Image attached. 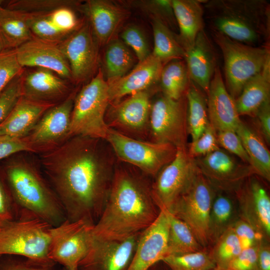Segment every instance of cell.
<instances>
[{
	"label": "cell",
	"mask_w": 270,
	"mask_h": 270,
	"mask_svg": "<svg viewBox=\"0 0 270 270\" xmlns=\"http://www.w3.org/2000/svg\"><path fill=\"white\" fill-rule=\"evenodd\" d=\"M40 160L66 220L94 225L106 202L117 162L107 141L72 136L42 154Z\"/></svg>",
	"instance_id": "obj_1"
},
{
	"label": "cell",
	"mask_w": 270,
	"mask_h": 270,
	"mask_svg": "<svg viewBox=\"0 0 270 270\" xmlns=\"http://www.w3.org/2000/svg\"><path fill=\"white\" fill-rule=\"evenodd\" d=\"M149 178L117 160L106 202L92 230L94 238L124 240L142 233L154 222L160 210L152 196Z\"/></svg>",
	"instance_id": "obj_2"
},
{
	"label": "cell",
	"mask_w": 270,
	"mask_h": 270,
	"mask_svg": "<svg viewBox=\"0 0 270 270\" xmlns=\"http://www.w3.org/2000/svg\"><path fill=\"white\" fill-rule=\"evenodd\" d=\"M212 29L246 44L269 46L270 4L264 0H213L204 6Z\"/></svg>",
	"instance_id": "obj_3"
},
{
	"label": "cell",
	"mask_w": 270,
	"mask_h": 270,
	"mask_svg": "<svg viewBox=\"0 0 270 270\" xmlns=\"http://www.w3.org/2000/svg\"><path fill=\"white\" fill-rule=\"evenodd\" d=\"M1 174L20 212H28L52 226L66 220L57 195L34 164L16 159L7 164Z\"/></svg>",
	"instance_id": "obj_4"
},
{
	"label": "cell",
	"mask_w": 270,
	"mask_h": 270,
	"mask_svg": "<svg viewBox=\"0 0 270 270\" xmlns=\"http://www.w3.org/2000/svg\"><path fill=\"white\" fill-rule=\"evenodd\" d=\"M108 82L99 69L76 92L71 114L70 136L106 139L109 128L105 116L110 104Z\"/></svg>",
	"instance_id": "obj_5"
},
{
	"label": "cell",
	"mask_w": 270,
	"mask_h": 270,
	"mask_svg": "<svg viewBox=\"0 0 270 270\" xmlns=\"http://www.w3.org/2000/svg\"><path fill=\"white\" fill-rule=\"evenodd\" d=\"M0 255L12 254L44 262L48 256L52 226L28 212L0 226Z\"/></svg>",
	"instance_id": "obj_6"
},
{
	"label": "cell",
	"mask_w": 270,
	"mask_h": 270,
	"mask_svg": "<svg viewBox=\"0 0 270 270\" xmlns=\"http://www.w3.org/2000/svg\"><path fill=\"white\" fill-rule=\"evenodd\" d=\"M212 36L223 56L226 88L236 100L270 57L269 46L242 44L214 30Z\"/></svg>",
	"instance_id": "obj_7"
},
{
	"label": "cell",
	"mask_w": 270,
	"mask_h": 270,
	"mask_svg": "<svg viewBox=\"0 0 270 270\" xmlns=\"http://www.w3.org/2000/svg\"><path fill=\"white\" fill-rule=\"evenodd\" d=\"M118 160L155 178L175 158L177 148L169 144L136 140L109 128L105 139Z\"/></svg>",
	"instance_id": "obj_8"
},
{
	"label": "cell",
	"mask_w": 270,
	"mask_h": 270,
	"mask_svg": "<svg viewBox=\"0 0 270 270\" xmlns=\"http://www.w3.org/2000/svg\"><path fill=\"white\" fill-rule=\"evenodd\" d=\"M216 192L198 169L188 188L168 212L184 222L207 249L210 246V215Z\"/></svg>",
	"instance_id": "obj_9"
},
{
	"label": "cell",
	"mask_w": 270,
	"mask_h": 270,
	"mask_svg": "<svg viewBox=\"0 0 270 270\" xmlns=\"http://www.w3.org/2000/svg\"><path fill=\"white\" fill-rule=\"evenodd\" d=\"M188 134L186 95L174 100L163 94L152 102L149 141L187 148Z\"/></svg>",
	"instance_id": "obj_10"
},
{
	"label": "cell",
	"mask_w": 270,
	"mask_h": 270,
	"mask_svg": "<svg viewBox=\"0 0 270 270\" xmlns=\"http://www.w3.org/2000/svg\"><path fill=\"white\" fill-rule=\"evenodd\" d=\"M198 170L187 148H177L174 159L164 166L152 182V196L160 210L170 212L186 190Z\"/></svg>",
	"instance_id": "obj_11"
},
{
	"label": "cell",
	"mask_w": 270,
	"mask_h": 270,
	"mask_svg": "<svg viewBox=\"0 0 270 270\" xmlns=\"http://www.w3.org/2000/svg\"><path fill=\"white\" fill-rule=\"evenodd\" d=\"M150 94L148 88L111 102L105 116L108 128L136 140L149 141Z\"/></svg>",
	"instance_id": "obj_12"
},
{
	"label": "cell",
	"mask_w": 270,
	"mask_h": 270,
	"mask_svg": "<svg viewBox=\"0 0 270 270\" xmlns=\"http://www.w3.org/2000/svg\"><path fill=\"white\" fill-rule=\"evenodd\" d=\"M94 226L83 220H66L58 226H52L48 258L62 268H78L90 248Z\"/></svg>",
	"instance_id": "obj_13"
},
{
	"label": "cell",
	"mask_w": 270,
	"mask_h": 270,
	"mask_svg": "<svg viewBox=\"0 0 270 270\" xmlns=\"http://www.w3.org/2000/svg\"><path fill=\"white\" fill-rule=\"evenodd\" d=\"M76 92H70L60 103L49 108L24 137L34 152H48L70 138V118Z\"/></svg>",
	"instance_id": "obj_14"
},
{
	"label": "cell",
	"mask_w": 270,
	"mask_h": 270,
	"mask_svg": "<svg viewBox=\"0 0 270 270\" xmlns=\"http://www.w3.org/2000/svg\"><path fill=\"white\" fill-rule=\"evenodd\" d=\"M195 160L200 172L216 191L234 193L244 180L256 175L250 164L240 162L221 148Z\"/></svg>",
	"instance_id": "obj_15"
},
{
	"label": "cell",
	"mask_w": 270,
	"mask_h": 270,
	"mask_svg": "<svg viewBox=\"0 0 270 270\" xmlns=\"http://www.w3.org/2000/svg\"><path fill=\"white\" fill-rule=\"evenodd\" d=\"M98 45L88 22L58 44L68 63L73 82L85 81L95 72L98 62Z\"/></svg>",
	"instance_id": "obj_16"
},
{
	"label": "cell",
	"mask_w": 270,
	"mask_h": 270,
	"mask_svg": "<svg viewBox=\"0 0 270 270\" xmlns=\"http://www.w3.org/2000/svg\"><path fill=\"white\" fill-rule=\"evenodd\" d=\"M252 176L234 192L240 218L270 241V197L264 184Z\"/></svg>",
	"instance_id": "obj_17"
},
{
	"label": "cell",
	"mask_w": 270,
	"mask_h": 270,
	"mask_svg": "<svg viewBox=\"0 0 270 270\" xmlns=\"http://www.w3.org/2000/svg\"><path fill=\"white\" fill-rule=\"evenodd\" d=\"M140 234L124 240H102L92 236L89 251L79 264L78 270H127Z\"/></svg>",
	"instance_id": "obj_18"
},
{
	"label": "cell",
	"mask_w": 270,
	"mask_h": 270,
	"mask_svg": "<svg viewBox=\"0 0 270 270\" xmlns=\"http://www.w3.org/2000/svg\"><path fill=\"white\" fill-rule=\"evenodd\" d=\"M169 229L168 212L160 210L154 222L140 234L127 270H148L166 256Z\"/></svg>",
	"instance_id": "obj_19"
},
{
	"label": "cell",
	"mask_w": 270,
	"mask_h": 270,
	"mask_svg": "<svg viewBox=\"0 0 270 270\" xmlns=\"http://www.w3.org/2000/svg\"><path fill=\"white\" fill-rule=\"evenodd\" d=\"M206 94L208 117L210 125L216 132L226 130L236 132L242 121L235 100L228 91L218 66Z\"/></svg>",
	"instance_id": "obj_20"
},
{
	"label": "cell",
	"mask_w": 270,
	"mask_h": 270,
	"mask_svg": "<svg viewBox=\"0 0 270 270\" xmlns=\"http://www.w3.org/2000/svg\"><path fill=\"white\" fill-rule=\"evenodd\" d=\"M15 50L18 62L22 68H46L65 80H72L68 63L58 44L44 41L33 36Z\"/></svg>",
	"instance_id": "obj_21"
},
{
	"label": "cell",
	"mask_w": 270,
	"mask_h": 270,
	"mask_svg": "<svg viewBox=\"0 0 270 270\" xmlns=\"http://www.w3.org/2000/svg\"><path fill=\"white\" fill-rule=\"evenodd\" d=\"M20 79L22 96L29 100L56 104L70 94L66 80L46 68L24 70Z\"/></svg>",
	"instance_id": "obj_22"
},
{
	"label": "cell",
	"mask_w": 270,
	"mask_h": 270,
	"mask_svg": "<svg viewBox=\"0 0 270 270\" xmlns=\"http://www.w3.org/2000/svg\"><path fill=\"white\" fill-rule=\"evenodd\" d=\"M184 58L190 80L207 94L218 66L216 52L204 30L198 33L194 44L185 50Z\"/></svg>",
	"instance_id": "obj_23"
},
{
	"label": "cell",
	"mask_w": 270,
	"mask_h": 270,
	"mask_svg": "<svg viewBox=\"0 0 270 270\" xmlns=\"http://www.w3.org/2000/svg\"><path fill=\"white\" fill-rule=\"evenodd\" d=\"M164 64L152 54L128 74L108 83L110 102L149 88L159 81Z\"/></svg>",
	"instance_id": "obj_24"
},
{
	"label": "cell",
	"mask_w": 270,
	"mask_h": 270,
	"mask_svg": "<svg viewBox=\"0 0 270 270\" xmlns=\"http://www.w3.org/2000/svg\"><path fill=\"white\" fill-rule=\"evenodd\" d=\"M83 10L98 44H108L127 18L126 10L101 0H87Z\"/></svg>",
	"instance_id": "obj_25"
},
{
	"label": "cell",
	"mask_w": 270,
	"mask_h": 270,
	"mask_svg": "<svg viewBox=\"0 0 270 270\" xmlns=\"http://www.w3.org/2000/svg\"><path fill=\"white\" fill-rule=\"evenodd\" d=\"M56 104L22 96L0 124V135L16 138L26 136L44 114Z\"/></svg>",
	"instance_id": "obj_26"
},
{
	"label": "cell",
	"mask_w": 270,
	"mask_h": 270,
	"mask_svg": "<svg viewBox=\"0 0 270 270\" xmlns=\"http://www.w3.org/2000/svg\"><path fill=\"white\" fill-rule=\"evenodd\" d=\"M172 4L180 30L178 38L186 50L204 30V7L200 1L196 0H172Z\"/></svg>",
	"instance_id": "obj_27"
},
{
	"label": "cell",
	"mask_w": 270,
	"mask_h": 270,
	"mask_svg": "<svg viewBox=\"0 0 270 270\" xmlns=\"http://www.w3.org/2000/svg\"><path fill=\"white\" fill-rule=\"evenodd\" d=\"M270 57L262 70L244 86L235 100L240 114L255 116L262 106L270 100Z\"/></svg>",
	"instance_id": "obj_28"
},
{
	"label": "cell",
	"mask_w": 270,
	"mask_h": 270,
	"mask_svg": "<svg viewBox=\"0 0 270 270\" xmlns=\"http://www.w3.org/2000/svg\"><path fill=\"white\" fill-rule=\"evenodd\" d=\"M239 218L238 208L234 193L216 191L210 215V248Z\"/></svg>",
	"instance_id": "obj_29"
},
{
	"label": "cell",
	"mask_w": 270,
	"mask_h": 270,
	"mask_svg": "<svg viewBox=\"0 0 270 270\" xmlns=\"http://www.w3.org/2000/svg\"><path fill=\"white\" fill-rule=\"evenodd\" d=\"M256 175L270 180V153L262 136L242 122L236 130Z\"/></svg>",
	"instance_id": "obj_30"
},
{
	"label": "cell",
	"mask_w": 270,
	"mask_h": 270,
	"mask_svg": "<svg viewBox=\"0 0 270 270\" xmlns=\"http://www.w3.org/2000/svg\"><path fill=\"white\" fill-rule=\"evenodd\" d=\"M0 33L8 49H15L32 37L28 14L0 6Z\"/></svg>",
	"instance_id": "obj_31"
},
{
	"label": "cell",
	"mask_w": 270,
	"mask_h": 270,
	"mask_svg": "<svg viewBox=\"0 0 270 270\" xmlns=\"http://www.w3.org/2000/svg\"><path fill=\"white\" fill-rule=\"evenodd\" d=\"M168 212V211H167ZM169 229L166 256L180 255L207 249L198 242L189 226L168 212Z\"/></svg>",
	"instance_id": "obj_32"
},
{
	"label": "cell",
	"mask_w": 270,
	"mask_h": 270,
	"mask_svg": "<svg viewBox=\"0 0 270 270\" xmlns=\"http://www.w3.org/2000/svg\"><path fill=\"white\" fill-rule=\"evenodd\" d=\"M159 82L164 96L174 100L184 96L190 82L185 61L168 62L162 67Z\"/></svg>",
	"instance_id": "obj_33"
},
{
	"label": "cell",
	"mask_w": 270,
	"mask_h": 270,
	"mask_svg": "<svg viewBox=\"0 0 270 270\" xmlns=\"http://www.w3.org/2000/svg\"><path fill=\"white\" fill-rule=\"evenodd\" d=\"M186 96L188 130L192 142L202 134L209 124L207 100L203 92L191 80Z\"/></svg>",
	"instance_id": "obj_34"
},
{
	"label": "cell",
	"mask_w": 270,
	"mask_h": 270,
	"mask_svg": "<svg viewBox=\"0 0 270 270\" xmlns=\"http://www.w3.org/2000/svg\"><path fill=\"white\" fill-rule=\"evenodd\" d=\"M154 50L152 54L162 63L184 58L185 50L178 36L174 34L164 22L154 18L152 22Z\"/></svg>",
	"instance_id": "obj_35"
},
{
	"label": "cell",
	"mask_w": 270,
	"mask_h": 270,
	"mask_svg": "<svg viewBox=\"0 0 270 270\" xmlns=\"http://www.w3.org/2000/svg\"><path fill=\"white\" fill-rule=\"evenodd\" d=\"M104 55V67L108 83L126 74L134 64V58L122 41L113 39L107 44Z\"/></svg>",
	"instance_id": "obj_36"
},
{
	"label": "cell",
	"mask_w": 270,
	"mask_h": 270,
	"mask_svg": "<svg viewBox=\"0 0 270 270\" xmlns=\"http://www.w3.org/2000/svg\"><path fill=\"white\" fill-rule=\"evenodd\" d=\"M208 250L216 266L226 268L242 248L231 226L220 236Z\"/></svg>",
	"instance_id": "obj_37"
},
{
	"label": "cell",
	"mask_w": 270,
	"mask_h": 270,
	"mask_svg": "<svg viewBox=\"0 0 270 270\" xmlns=\"http://www.w3.org/2000/svg\"><path fill=\"white\" fill-rule=\"evenodd\" d=\"M170 270H211L216 266L208 249L166 256L162 261Z\"/></svg>",
	"instance_id": "obj_38"
},
{
	"label": "cell",
	"mask_w": 270,
	"mask_h": 270,
	"mask_svg": "<svg viewBox=\"0 0 270 270\" xmlns=\"http://www.w3.org/2000/svg\"><path fill=\"white\" fill-rule=\"evenodd\" d=\"M49 14H28L30 30L32 36L36 38L59 44L70 34L60 32L54 26L50 20Z\"/></svg>",
	"instance_id": "obj_39"
},
{
	"label": "cell",
	"mask_w": 270,
	"mask_h": 270,
	"mask_svg": "<svg viewBox=\"0 0 270 270\" xmlns=\"http://www.w3.org/2000/svg\"><path fill=\"white\" fill-rule=\"evenodd\" d=\"M74 3L66 0H14L6 8L28 14L50 13L60 8H72Z\"/></svg>",
	"instance_id": "obj_40"
},
{
	"label": "cell",
	"mask_w": 270,
	"mask_h": 270,
	"mask_svg": "<svg viewBox=\"0 0 270 270\" xmlns=\"http://www.w3.org/2000/svg\"><path fill=\"white\" fill-rule=\"evenodd\" d=\"M0 270H60L58 264L52 261H40L16 255L2 254L0 255Z\"/></svg>",
	"instance_id": "obj_41"
},
{
	"label": "cell",
	"mask_w": 270,
	"mask_h": 270,
	"mask_svg": "<svg viewBox=\"0 0 270 270\" xmlns=\"http://www.w3.org/2000/svg\"><path fill=\"white\" fill-rule=\"evenodd\" d=\"M17 58L15 49H8L0 52V94L16 76L24 72Z\"/></svg>",
	"instance_id": "obj_42"
},
{
	"label": "cell",
	"mask_w": 270,
	"mask_h": 270,
	"mask_svg": "<svg viewBox=\"0 0 270 270\" xmlns=\"http://www.w3.org/2000/svg\"><path fill=\"white\" fill-rule=\"evenodd\" d=\"M121 38L124 42L132 48L138 62H142L151 54L146 39L138 26L134 25L127 26L122 30Z\"/></svg>",
	"instance_id": "obj_43"
},
{
	"label": "cell",
	"mask_w": 270,
	"mask_h": 270,
	"mask_svg": "<svg viewBox=\"0 0 270 270\" xmlns=\"http://www.w3.org/2000/svg\"><path fill=\"white\" fill-rule=\"evenodd\" d=\"M220 148L216 132L209 123L202 134L190 142L187 150L191 157L196 158L206 156Z\"/></svg>",
	"instance_id": "obj_44"
},
{
	"label": "cell",
	"mask_w": 270,
	"mask_h": 270,
	"mask_svg": "<svg viewBox=\"0 0 270 270\" xmlns=\"http://www.w3.org/2000/svg\"><path fill=\"white\" fill-rule=\"evenodd\" d=\"M20 211L0 172V226L18 218Z\"/></svg>",
	"instance_id": "obj_45"
},
{
	"label": "cell",
	"mask_w": 270,
	"mask_h": 270,
	"mask_svg": "<svg viewBox=\"0 0 270 270\" xmlns=\"http://www.w3.org/2000/svg\"><path fill=\"white\" fill-rule=\"evenodd\" d=\"M220 146L238 157L243 162L250 165V160L242 142L235 131L226 130L216 132Z\"/></svg>",
	"instance_id": "obj_46"
},
{
	"label": "cell",
	"mask_w": 270,
	"mask_h": 270,
	"mask_svg": "<svg viewBox=\"0 0 270 270\" xmlns=\"http://www.w3.org/2000/svg\"><path fill=\"white\" fill-rule=\"evenodd\" d=\"M21 74L12 80L0 94V124L22 96Z\"/></svg>",
	"instance_id": "obj_47"
},
{
	"label": "cell",
	"mask_w": 270,
	"mask_h": 270,
	"mask_svg": "<svg viewBox=\"0 0 270 270\" xmlns=\"http://www.w3.org/2000/svg\"><path fill=\"white\" fill-rule=\"evenodd\" d=\"M50 21L60 32L70 34L78 27V22L72 8H58L49 14Z\"/></svg>",
	"instance_id": "obj_48"
},
{
	"label": "cell",
	"mask_w": 270,
	"mask_h": 270,
	"mask_svg": "<svg viewBox=\"0 0 270 270\" xmlns=\"http://www.w3.org/2000/svg\"><path fill=\"white\" fill-rule=\"evenodd\" d=\"M232 228L242 250L257 246L264 239L250 224L240 218L236 221Z\"/></svg>",
	"instance_id": "obj_49"
},
{
	"label": "cell",
	"mask_w": 270,
	"mask_h": 270,
	"mask_svg": "<svg viewBox=\"0 0 270 270\" xmlns=\"http://www.w3.org/2000/svg\"><path fill=\"white\" fill-rule=\"evenodd\" d=\"M22 152H34L25 138H16L0 135V160Z\"/></svg>",
	"instance_id": "obj_50"
},
{
	"label": "cell",
	"mask_w": 270,
	"mask_h": 270,
	"mask_svg": "<svg viewBox=\"0 0 270 270\" xmlns=\"http://www.w3.org/2000/svg\"><path fill=\"white\" fill-rule=\"evenodd\" d=\"M258 244L242 250L225 268L228 270H256Z\"/></svg>",
	"instance_id": "obj_51"
},
{
	"label": "cell",
	"mask_w": 270,
	"mask_h": 270,
	"mask_svg": "<svg viewBox=\"0 0 270 270\" xmlns=\"http://www.w3.org/2000/svg\"><path fill=\"white\" fill-rule=\"evenodd\" d=\"M256 117L260 136L268 144L270 143V100L265 102L258 110Z\"/></svg>",
	"instance_id": "obj_52"
},
{
	"label": "cell",
	"mask_w": 270,
	"mask_h": 270,
	"mask_svg": "<svg viewBox=\"0 0 270 270\" xmlns=\"http://www.w3.org/2000/svg\"><path fill=\"white\" fill-rule=\"evenodd\" d=\"M256 270H270V242L264 239L258 244Z\"/></svg>",
	"instance_id": "obj_53"
},
{
	"label": "cell",
	"mask_w": 270,
	"mask_h": 270,
	"mask_svg": "<svg viewBox=\"0 0 270 270\" xmlns=\"http://www.w3.org/2000/svg\"><path fill=\"white\" fill-rule=\"evenodd\" d=\"M148 270H170L162 262H160L153 266H152Z\"/></svg>",
	"instance_id": "obj_54"
},
{
	"label": "cell",
	"mask_w": 270,
	"mask_h": 270,
	"mask_svg": "<svg viewBox=\"0 0 270 270\" xmlns=\"http://www.w3.org/2000/svg\"><path fill=\"white\" fill-rule=\"evenodd\" d=\"M8 49V48L6 44V43L0 33V52Z\"/></svg>",
	"instance_id": "obj_55"
},
{
	"label": "cell",
	"mask_w": 270,
	"mask_h": 270,
	"mask_svg": "<svg viewBox=\"0 0 270 270\" xmlns=\"http://www.w3.org/2000/svg\"><path fill=\"white\" fill-rule=\"evenodd\" d=\"M211 270H228L225 268L216 266L215 268H214Z\"/></svg>",
	"instance_id": "obj_56"
},
{
	"label": "cell",
	"mask_w": 270,
	"mask_h": 270,
	"mask_svg": "<svg viewBox=\"0 0 270 270\" xmlns=\"http://www.w3.org/2000/svg\"><path fill=\"white\" fill-rule=\"evenodd\" d=\"M62 270H78V268H74V269H66V268H62Z\"/></svg>",
	"instance_id": "obj_57"
},
{
	"label": "cell",
	"mask_w": 270,
	"mask_h": 270,
	"mask_svg": "<svg viewBox=\"0 0 270 270\" xmlns=\"http://www.w3.org/2000/svg\"><path fill=\"white\" fill-rule=\"evenodd\" d=\"M3 0H0V6H2V4L3 3Z\"/></svg>",
	"instance_id": "obj_58"
},
{
	"label": "cell",
	"mask_w": 270,
	"mask_h": 270,
	"mask_svg": "<svg viewBox=\"0 0 270 270\" xmlns=\"http://www.w3.org/2000/svg\"></svg>",
	"instance_id": "obj_59"
}]
</instances>
